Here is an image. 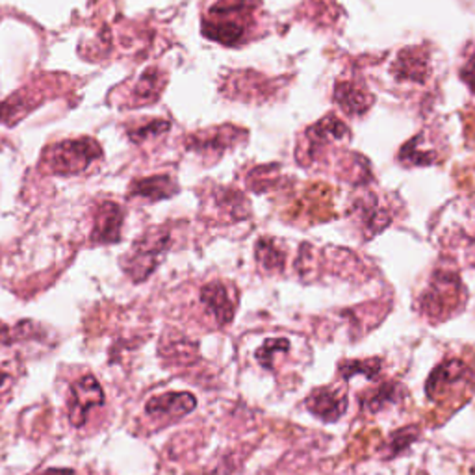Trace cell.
I'll return each mask as SVG.
<instances>
[{
    "label": "cell",
    "mask_w": 475,
    "mask_h": 475,
    "mask_svg": "<svg viewBox=\"0 0 475 475\" xmlns=\"http://www.w3.org/2000/svg\"><path fill=\"white\" fill-rule=\"evenodd\" d=\"M258 28L260 0H214L203 17L205 35L225 47L249 42Z\"/></svg>",
    "instance_id": "1"
},
{
    "label": "cell",
    "mask_w": 475,
    "mask_h": 475,
    "mask_svg": "<svg viewBox=\"0 0 475 475\" xmlns=\"http://www.w3.org/2000/svg\"><path fill=\"white\" fill-rule=\"evenodd\" d=\"M101 156L102 150L92 138L65 140L44 152V166L53 175L71 177L88 171L90 166L99 160Z\"/></svg>",
    "instance_id": "2"
},
{
    "label": "cell",
    "mask_w": 475,
    "mask_h": 475,
    "mask_svg": "<svg viewBox=\"0 0 475 475\" xmlns=\"http://www.w3.org/2000/svg\"><path fill=\"white\" fill-rule=\"evenodd\" d=\"M170 246V232L166 228H152L134 242L132 249L121 258V267L134 283H143L160 266Z\"/></svg>",
    "instance_id": "3"
},
{
    "label": "cell",
    "mask_w": 475,
    "mask_h": 475,
    "mask_svg": "<svg viewBox=\"0 0 475 475\" xmlns=\"http://www.w3.org/2000/svg\"><path fill=\"white\" fill-rule=\"evenodd\" d=\"M104 405V392L93 375H84L76 379L69 390V422L73 427H82L88 414L95 407Z\"/></svg>",
    "instance_id": "4"
},
{
    "label": "cell",
    "mask_w": 475,
    "mask_h": 475,
    "mask_svg": "<svg viewBox=\"0 0 475 475\" xmlns=\"http://www.w3.org/2000/svg\"><path fill=\"white\" fill-rule=\"evenodd\" d=\"M460 292L462 286L455 273H434L431 286L423 296V310L434 318H444L459 305Z\"/></svg>",
    "instance_id": "5"
},
{
    "label": "cell",
    "mask_w": 475,
    "mask_h": 475,
    "mask_svg": "<svg viewBox=\"0 0 475 475\" xmlns=\"http://www.w3.org/2000/svg\"><path fill=\"white\" fill-rule=\"evenodd\" d=\"M125 212L113 201H102L95 208L93 218V244H117L121 240V227H123Z\"/></svg>",
    "instance_id": "6"
},
{
    "label": "cell",
    "mask_w": 475,
    "mask_h": 475,
    "mask_svg": "<svg viewBox=\"0 0 475 475\" xmlns=\"http://www.w3.org/2000/svg\"><path fill=\"white\" fill-rule=\"evenodd\" d=\"M197 407V400L188 392H171L156 395L145 403V412L152 418L177 420L189 414Z\"/></svg>",
    "instance_id": "7"
},
{
    "label": "cell",
    "mask_w": 475,
    "mask_h": 475,
    "mask_svg": "<svg viewBox=\"0 0 475 475\" xmlns=\"http://www.w3.org/2000/svg\"><path fill=\"white\" fill-rule=\"evenodd\" d=\"M305 403L314 416H318L325 423H334L336 420H340L345 414V409H347L345 395L333 388L314 390Z\"/></svg>",
    "instance_id": "8"
},
{
    "label": "cell",
    "mask_w": 475,
    "mask_h": 475,
    "mask_svg": "<svg viewBox=\"0 0 475 475\" xmlns=\"http://www.w3.org/2000/svg\"><path fill=\"white\" fill-rule=\"evenodd\" d=\"M201 301L214 315L218 325H228L234 318V303L223 283H210L201 290Z\"/></svg>",
    "instance_id": "9"
},
{
    "label": "cell",
    "mask_w": 475,
    "mask_h": 475,
    "mask_svg": "<svg viewBox=\"0 0 475 475\" xmlns=\"http://www.w3.org/2000/svg\"><path fill=\"white\" fill-rule=\"evenodd\" d=\"M177 184L171 180L168 175H156V177H147V179H138L131 184L129 195L131 197H143L149 201H162L170 199L177 193Z\"/></svg>",
    "instance_id": "10"
},
{
    "label": "cell",
    "mask_w": 475,
    "mask_h": 475,
    "mask_svg": "<svg viewBox=\"0 0 475 475\" xmlns=\"http://www.w3.org/2000/svg\"><path fill=\"white\" fill-rule=\"evenodd\" d=\"M166 78L158 69H147L134 84L129 102L131 106H147L160 97Z\"/></svg>",
    "instance_id": "11"
},
{
    "label": "cell",
    "mask_w": 475,
    "mask_h": 475,
    "mask_svg": "<svg viewBox=\"0 0 475 475\" xmlns=\"http://www.w3.org/2000/svg\"><path fill=\"white\" fill-rule=\"evenodd\" d=\"M466 375H468V368L460 361H448V363L441 364L439 368H434V372L429 375V381H427V386H425L427 395L431 400H437V395L448 384H455V383L462 381Z\"/></svg>",
    "instance_id": "12"
},
{
    "label": "cell",
    "mask_w": 475,
    "mask_h": 475,
    "mask_svg": "<svg viewBox=\"0 0 475 475\" xmlns=\"http://www.w3.org/2000/svg\"><path fill=\"white\" fill-rule=\"evenodd\" d=\"M403 395V388L395 383H384L377 390H370L361 395V405L368 412H379L388 405L398 403Z\"/></svg>",
    "instance_id": "13"
},
{
    "label": "cell",
    "mask_w": 475,
    "mask_h": 475,
    "mask_svg": "<svg viewBox=\"0 0 475 475\" xmlns=\"http://www.w3.org/2000/svg\"><path fill=\"white\" fill-rule=\"evenodd\" d=\"M336 101L347 113H363L370 106L372 97L364 92V88L356 86L354 82H345L336 86Z\"/></svg>",
    "instance_id": "14"
},
{
    "label": "cell",
    "mask_w": 475,
    "mask_h": 475,
    "mask_svg": "<svg viewBox=\"0 0 475 475\" xmlns=\"http://www.w3.org/2000/svg\"><path fill=\"white\" fill-rule=\"evenodd\" d=\"M35 338H44V331L28 320H23L14 327L0 324V344L3 345H12L15 342L35 340Z\"/></svg>",
    "instance_id": "15"
},
{
    "label": "cell",
    "mask_w": 475,
    "mask_h": 475,
    "mask_svg": "<svg viewBox=\"0 0 475 475\" xmlns=\"http://www.w3.org/2000/svg\"><path fill=\"white\" fill-rule=\"evenodd\" d=\"M257 258H258V264L269 271H281L285 266V253L271 240H258Z\"/></svg>",
    "instance_id": "16"
},
{
    "label": "cell",
    "mask_w": 475,
    "mask_h": 475,
    "mask_svg": "<svg viewBox=\"0 0 475 475\" xmlns=\"http://www.w3.org/2000/svg\"><path fill=\"white\" fill-rule=\"evenodd\" d=\"M383 366L381 361L372 359V361H349V363H342L338 372L344 379H351L356 373H364L370 381H377L379 373H381Z\"/></svg>",
    "instance_id": "17"
},
{
    "label": "cell",
    "mask_w": 475,
    "mask_h": 475,
    "mask_svg": "<svg viewBox=\"0 0 475 475\" xmlns=\"http://www.w3.org/2000/svg\"><path fill=\"white\" fill-rule=\"evenodd\" d=\"M290 349V342L286 338H271L266 340L264 345L257 351V359L266 370H273V354L286 353Z\"/></svg>",
    "instance_id": "18"
},
{
    "label": "cell",
    "mask_w": 475,
    "mask_h": 475,
    "mask_svg": "<svg viewBox=\"0 0 475 475\" xmlns=\"http://www.w3.org/2000/svg\"><path fill=\"white\" fill-rule=\"evenodd\" d=\"M416 441V429H402L398 432L392 434V441H390V453L392 455H398L400 451H403L409 444H412Z\"/></svg>",
    "instance_id": "19"
},
{
    "label": "cell",
    "mask_w": 475,
    "mask_h": 475,
    "mask_svg": "<svg viewBox=\"0 0 475 475\" xmlns=\"http://www.w3.org/2000/svg\"><path fill=\"white\" fill-rule=\"evenodd\" d=\"M166 131H168V123H164V121H150V123H147V125L134 127V129L131 131V138H132L134 141H143V140H147V138H150V136L162 134V132H166Z\"/></svg>",
    "instance_id": "20"
},
{
    "label": "cell",
    "mask_w": 475,
    "mask_h": 475,
    "mask_svg": "<svg viewBox=\"0 0 475 475\" xmlns=\"http://www.w3.org/2000/svg\"><path fill=\"white\" fill-rule=\"evenodd\" d=\"M73 470H63V468H49L45 471H39L35 475H73Z\"/></svg>",
    "instance_id": "21"
},
{
    "label": "cell",
    "mask_w": 475,
    "mask_h": 475,
    "mask_svg": "<svg viewBox=\"0 0 475 475\" xmlns=\"http://www.w3.org/2000/svg\"><path fill=\"white\" fill-rule=\"evenodd\" d=\"M10 373H6V372H3V370H0V392H3L5 388H6V384L10 383Z\"/></svg>",
    "instance_id": "22"
}]
</instances>
